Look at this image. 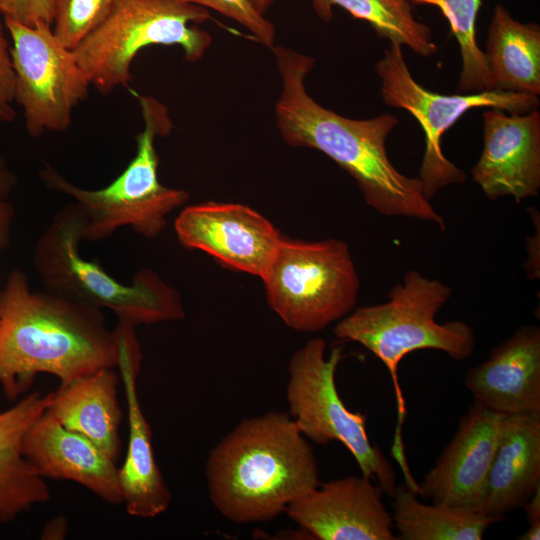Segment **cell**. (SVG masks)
<instances>
[{"label":"cell","instance_id":"obj_1","mask_svg":"<svg viewBox=\"0 0 540 540\" xmlns=\"http://www.w3.org/2000/svg\"><path fill=\"white\" fill-rule=\"evenodd\" d=\"M271 49L282 80L275 116L284 141L333 160L355 179L366 204L380 214L428 221L445 230L443 217L424 196L418 177L402 174L388 158L386 140L398 119L389 113L351 119L321 106L305 87L314 58L284 46Z\"/></svg>","mask_w":540,"mask_h":540},{"label":"cell","instance_id":"obj_2","mask_svg":"<svg viewBox=\"0 0 540 540\" xmlns=\"http://www.w3.org/2000/svg\"><path fill=\"white\" fill-rule=\"evenodd\" d=\"M118 341L101 309L44 291H31L19 269L0 289V385L9 400L28 391L40 373L60 385L116 368Z\"/></svg>","mask_w":540,"mask_h":540},{"label":"cell","instance_id":"obj_3","mask_svg":"<svg viewBox=\"0 0 540 540\" xmlns=\"http://www.w3.org/2000/svg\"><path fill=\"white\" fill-rule=\"evenodd\" d=\"M206 482L214 508L237 524L267 522L320 484L315 453L289 414L243 419L210 451Z\"/></svg>","mask_w":540,"mask_h":540},{"label":"cell","instance_id":"obj_4","mask_svg":"<svg viewBox=\"0 0 540 540\" xmlns=\"http://www.w3.org/2000/svg\"><path fill=\"white\" fill-rule=\"evenodd\" d=\"M451 295L449 285L411 270L391 289L387 302L354 309L333 328L338 339L361 344L389 371L398 413L391 452L402 470L408 468V462L402 439L406 407L398 377L400 362L407 354L423 349L442 351L462 361L475 349V333L466 322L435 320Z\"/></svg>","mask_w":540,"mask_h":540},{"label":"cell","instance_id":"obj_5","mask_svg":"<svg viewBox=\"0 0 540 540\" xmlns=\"http://www.w3.org/2000/svg\"><path fill=\"white\" fill-rule=\"evenodd\" d=\"M85 218L79 206H63L39 236L33 266L44 290L99 309L111 310L120 322L136 326L184 318L179 292L149 269L122 284L98 263L80 254Z\"/></svg>","mask_w":540,"mask_h":540},{"label":"cell","instance_id":"obj_6","mask_svg":"<svg viewBox=\"0 0 540 540\" xmlns=\"http://www.w3.org/2000/svg\"><path fill=\"white\" fill-rule=\"evenodd\" d=\"M139 103L144 129L136 138V155L108 186L80 188L49 165L40 172L49 189L71 197L79 206L85 218L84 241L105 240L123 226L155 238L166 228L167 216L189 200L187 191L166 187L158 178L155 139L173 128L167 107L149 96L139 97Z\"/></svg>","mask_w":540,"mask_h":540},{"label":"cell","instance_id":"obj_7","mask_svg":"<svg viewBox=\"0 0 540 540\" xmlns=\"http://www.w3.org/2000/svg\"><path fill=\"white\" fill-rule=\"evenodd\" d=\"M208 9L178 0H118L106 20L73 53L93 85L108 94L131 80V64L151 45L179 46L189 62L200 60L212 43L196 26Z\"/></svg>","mask_w":540,"mask_h":540},{"label":"cell","instance_id":"obj_8","mask_svg":"<svg viewBox=\"0 0 540 540\" xmlns=\"http://www.w3.org/2000/svg\"><path fill=\"white\" fill-rule=\"evenodd\" d=\"M271 309L291 329L318 332L357 303L360 279L347 243L282 236L261 278Z\"/></svg>","mask_w":540,"mask_h":540},{"label":"cell","instance_id":"obj_9","mask_svg":"<svg viewBox=\"0 0 540 540\" xmlns=\"http://www.w3.org/2000/svg\"><path fill=\"white\" fill-rule=\"evenodd\" d=\"M323 338L309 340L291 357L286 385L289 415L302 435L320 445L342 443L356 460L361 474L375 479L390 497L396 488V473L366 429L367 418L350 411L339 396L335 374L343 358L336 346L326 357Z\"/></svg>","mask_w":540,"mask_h":540},{"label":"cell","instance_id":"obj_10","mask_svg":"<svg viewBox=\"0 0 540 540\" xmlns=\"http://www.w3.org/2000/svg\"><path fill=\"white\" fill-rule=\"evenodd\" d=\"M383 102L408 111L425 134V150L418 179L426 199L450 185L463 184L467 176L443 153L441 141L466 112L477 108L498 109L509 114H526L539 106L536 95L500 90L444 95L427 90L412 76L402 46L391 44L376 63Z\"/></svg>","mask_w":540,"mask_h":540},{"label":"cell","instance_id":"obj_11","mask_svg":"<svg viewBox=\"0 0 540 540\" xmlns=\"http://www.w3.org/2000/svg\"><path fill=\"white\" fill-rule=\"evenodd\" d=\"M4 25L12 41L15 101L23 109L28 134L66 130L91 85L73 50L60 43L51 25L31 27L9 19Z\"/></svg>","mask_w":540,"mask_h":540},{"label":"cell","instance_id":"obj_12","mask_svg":"<svg viewBox=\"0 0 540 540\" xmlns=\"http://www.w3.org/2000/svg\"><path fill=\"white\" fill-rule=\"evenodd\" d=\"M178 241L222 265L262 278L282 235L261 213L239 203L205 202L177 216Z\"/></svg>","mask_w":540,"mask_h":540},{"label":"cell","instance_id":"obj_13","mask_svg":"<svg viewBox=\"0 0 540 540\" xmlns=\"http://www.w3.org/2000/svg\"><path fill=\"white\" fill-rule=\"evenodd\" d=\"M134 328L118 321L114 329L118 341L116 368L124 387L128 419L127 451L118 467V478L127 513L138 518H155L169 507L171 493L156 462L151 428L138 397L142 355Z\"/></svg>","mask_w":540,"mask_h":540},{"label":"cell","instance_id":"obj_14","mask_svg":"<svg viewBox=\"0 0 540 540\" xmlns=\"http://www.w3.org/2000/svg\"><path fill=\"white\" fill-rule=\"evenodd\" d=\"M501 417L474 401L434 466L418 484V495L435 504L480 513Z\"/></svg>","mask_w":540,"mask_h":540},{"label":"cell","instance_id":"obj_15","mask_svg":"<svg viewBox=\"0 0 540 540\" xmlns=\"http://www.w3.org/2000/svg\"><path fill=\"white\" fill-rule=\"evenodd\" d=\"M382 493L370 478L349 476L320 483L285 512L312 539L394 540Z\"/></svg>","mask_w":540,"mask_h":540},{"label":"cell","instance_id":"obj_16","mask_svg":"<svg viewBox=\"0 0 540 540\" xmlns=\"http://www.w3.org/2000/svg\"><path fill=\"white\" fill-rule=\"evenodd\" d=\"M483 150L471 170L490 200L512 197L517 203L540 190V113L483 112Z\"/></svg>","mask_w":540,"mask_h":540},{"label":"cell","instance_id":"obj_17","mask_svg":"<svg viewBox=\"0 0 540 540\" xmlns=\"http://www.w3.org/2000/svg\"><path fill=\"white\" fill-rule=\"evenodd\" d=\"M22 451L43 478L73 481L108 504L122 503L116 461L47 410L27 429Z\"/></svg>","mask_w":540,"mask_h":540},{"label":"cell","instance_id":"obj_18","mask_svg":"<svg viewBox=\"0 0 540 540\" xmlns=\"http://www.w3.org/2000/svg\"><path fill=\"white\" fill-rule=\"evenodd\" d=\"M464 386L496 413L540 414V328L520 326L468 371Z\"/></svg>","mask_w":540,"mask_h":540},{"label":"cell","instance_id":"obj_19","mask_svg":"<svg viewBox=\"0 0 540 540\" xmlns=\"http://www.w3.org/2000/svg\"><path fill=\"white\" fill-rule=\"evenodd\" d=\"M540 488V414H502L480 514L502 521Z\"/></svg>","mask_w":540,"mask_h":540},{"label":"cell","instance_id":"obj_20","mask_svg":"<svg viewBox=\"0 0 540 540\" xmlns=\"http://www.w3.org/2000/svg\"><path fill=\"white\" fill-rule=\"evenodd\" d=\"M118 375L104 368L52 391L47 411L65 428L86 437L117 461L121 451Z\"/></svg>","mask_w":540,"mask_h":540},{"label":"cell","instance_id":"obj_21","mask_svg":"<svg viewBox=\"0 0 540 540\" xmlns=\"http://www.w3.org/2000/svg\"><path fill=\"white\" fill-rule=\"evenodd\" d=\"M483 51L495 90L540 95V26L494 8Z\"/></svg>","mask_w":540,"mask_h":540},{"label":"cell","instance_id":"obj_22","mask_svg":"<svg viewBox=\"0 0 540 540\" xmlns=\"http://www.w3.org/2000/svg\"><path fill=\"white\" fill-rule=\"evenodd\" d=\"M393 523L403 540H481L498 519L441 504L427 505L405 484L396 485Z\"/></svg>","mask_w":540,"mask_h":540},{"label":"cell","instance_id":"obj_23","mask_svg":"<svg viewBox=\"0 0 540 540\" xmlns=\"http://www.w3.org/2000/svg\"><path fill=\"white\" fill-rule=\"evenodd\" d=\"M340 7L353 18L367 22L378 37L391 44L407 46L415 54L431 56L438 50L431 28L418 21L408 0H313L312 7L323 21L333 18V7Z\"/></svg>","mask_w":540,"mask_h":540},{"label":"cell","instance_id":"obj_24","mask_svg":"<svg viewBox=\"0 0 540 540\" xmlns=\"http://www.w3.org/2000/svg\"><path fill=\"white\" fill-rule=\"evenodd\" d=\"M414 5L441 10L460 48L462 67L457 85L459 93L492 91L494 85L483 51L476 40V20L481 0H408Z\"/></svg>","mask_w":540,"mask_h":540},{"label":"cell","instance_id":"obj_25","mask_svg":"<svg viewBox=\"0 0 540 540\" xmlns=\"http://www.w3.org/2000/svg\"><path fill=\"white\" fill-rule=\"evenodd\" d=\"M118 0H52L53 34L75 49L109 16Z\"/></svg>","mask_w":540,"mask_h":540},{"label":"cell","instance_id":"obj_26","mask_svg":"<svg viewBox=\"0 0 540 540\" xmlns=\"http://www.w3.org/2000/svg\"><path fill=\"white\" fill-rule=\"evenodd\" d=\"M212 9L246 28L260 44L272 48L275 27L259 14L249 0H178Z\"/></svg>","mask_w":540,"mask_h":540},{"label":"cell","instance_id":"obj_27","mask_svg":"<svg viewBox=\"0 0 540 540\" xmlns=\"http://www.w3.org/2000/svg\"><path fill=\"white\" fill-rule=\"evenodd\" d=\"M0 13L31 27L53 22L52 0H0Z\"/></svg>","mask_w":540,"mask_h":540},{"label":"cell","instance_id":"obj_28","mask_svg":"<svg viewBox=\"0 0 540 540\" xmlns=\"http://www.w3.org/2000/svg\"><path fill=\"white\" fill-rule=\"evenodd\" d=\"M4 27L0 22V122L11 123L16 118L13 108V103L16 102L15 72Z\"/></svg>","mask_w":540,"mask_h":540},{"label":"cell","instance_id":"obj_29","mask_svg":"<svg viewBox=\"0 0 540 540\" xmlns=\"http://www.w3.org/2000/svg\"><path fill=\"white\" fill-rule=\"evenodd\" d=\"M526 512V518L529 523V529L521 536L519 540H539L540 539V488L536 490L530 500L523 507Z\"/></svg>","mask_w":540,"mask_h":540},{"label":"cell","instance_id":"obj_30","mask_svg":"<svg viewBox=\"0 0 540 540\" xmlns=\"http://www.w3.org/2000/svg\"><path fill=\"white\" fill-rule=\"evenodd\" d=\"M539 221L537 222V229L535 233L527 237V261L525 265V271L527 276L531 280H536L539 278L540 270V259H539V246H540V228Z\"/></svg>","mask_w":540,"mask_h":540},{"label":"cell","instance_id":"obj_31","mask_svg":"<svg viewBox=\"0 0 540 540\" xmlns=\"http://www.w3.org/2000/svg\"><path fill=\"white\" fill-rule=\"evenodd\" d=\"M14 209L8 199L0 197V251L10 243V233L13 224Z\"/></svg>","mask_w":540,"mask_h":540},{"label":"cell","instance_id":"obj_32","mask_svg":"<svg viewBox=\"0 0 540 540\" xmlns=\"http://www.w3.org/2000/svg\"><path fill=\"white\" fill-rule=\"evenodd\" d=\"M16 185V176L9 169L5 159L0 156V197L8 199Z\"/></svg>","mask_w":540,"mask_h":540},{"label":"cell","instance_id":"obj_33","mask_svg":"<svg viewBox=\"0 0 540 540\" xmlns=\"http://www.w3.org/2000/svg\"><path fill=\"white\" fill-rule=\"evenodd\" d=\"M249 2L259 14L264 15L272 6L274 0H249Z\"/></svg>","mask_w":540,"mask_h":540},{"label":"cell","instance_id":"obj_34","mask_svg":"<svg viewBox=\"0 0 540 540\" xmlns=\"http://www.w3.org/2000/svg\"><path fill=\"white\" fill-rule=\"evenodd\" d=\"M0 412H1V410H0Z\"/></svg>","mask_w":540,"mask_h":540}]
</instances>
